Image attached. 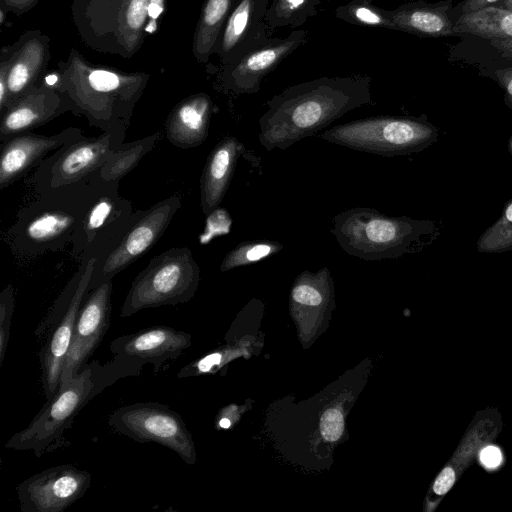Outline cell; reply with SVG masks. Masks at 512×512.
Wrapping results in <instances>:
<instances>
[{
    "label": "cell",
    "mask_w": 512,
    "mask_h": 512,
    "mask_svg": "<svg viewBox=\"0 0 512 512\" xmlns=\"http://www.w3.org/2000/svg\"><path fill=\"white\" fill-rule=\"evenodd\" d=\"M372 79L353 74L321 77L270 98L259 119L258 140L267 150H285L328 127L346 113L372 103Z\"/></svg>",
    "instance_id": "obj_1"
},
{
    "label": "cell",
    "mask_w": 512,
    "mask_h": 512,
    "mask_svg": "<svg viewBox=\"0 0 512 512\" xmlns=\"http://www.w3.org/2000/svg\"><path fill=\"white\" fill-rule=\"evenodd\" d=\"M142 368L114 356L102 365L98 361L86 364L80 372L61 382L54 396L46 403L29 425L16 432L5 447L16 451H31L36 457L67 448L65 438L75 417L98 394L121 378L138 376Z\"/></svg>",
    "instance_id": "obj_2"
},
{
    "label": "cell",
    "mask_w": 512,
    "mask_h": 512,
    "mask_svg": "<svg viewBox=\"0 0 512 512\" xmlns=\"http://www.w3.org/2000/svg\"><path fill=\"white\" fill-rule=\"evenodd\" d=\"M148 75L95 68L81 55L60 64L57 87L70 99L74 113L83 115L102 132H126L133 110L144 92Z\"/></svg>",
    "instance_id": "obj_3"
},
{
    "label": "cell",
    "mask_w": 512,
    "mask_h": 512,
    "mask_svg": "<svg viewBox=\"0 0 512 512\" xmlns=\"http://www.w3.org/2000/svg\"><path fill=\"white\" fill-rule=\"evenodd\" d=\"M97 178L75 188L37 196L21 209L6 234L12 251L34 256L70 244Z\"/></svg>",
    "instance_id": "obj_4"
},
{
    "label": "cell",
    "mask_w": 512,
    "mask_h": 512,
    "mask_svg": "<svg viewBox=\"0 0 512 512\" xmlns=\"http://www.w3.org/2000/svg\"><path fill=\"white\" fill-rule=\"evenodd\" d=\"M331 233L350 256L365 261L395 259L411 253L430 223L405 216L394 217L369 207H353L332 219Z\"/></svg>",
    "instance_id": "obj_5"
},
{
    "label": "cell",
    "mask_w": 512,
    "mask_h": 512,
    "mask_svg": "<svg viewBox=\"0 0 512 512\" xmlns=\"http://www.w3.org/2000/svg\"><path fill=\"white\" fill-rule=\"evenodd\" d=\"M436 137L424 119L377 115L326 129L320 138L352 150L394 157L419 152Z\"/></svg>",
    "instance_id": "obj_6"
},
{
    "label": "cell",
    "mask_w": 512,
    "mask_h": 512,
    "mask_svg": "<svg viewBox=\"0 0 512 512\" xmlns=\"http://www.w3.org/2000/svg\"><path fill=\"white\" fill-rule=\"evenodd\" d=\"M200 282V268L188 247H174L153 257L135 277L120 316L191 300Z\"/></svg>",
    "instance_id": "obj_7"
},
{
    "label": "cell",
    "mask_w": 512,
    "mask_h": 512,
    "mask_svg": "<svg viewBox=\"0 0 512 512\" xmlns=\"http://www.w3.org/2000/svg\"><path fill=\"white\" fill-rule=\"evenodd\" d=\"M149 0H75L74 20L94 49L134 54L144 40Z\"/></svg>",
    "instance_id": "obj_8"
},
{
    "label": "cell",
    "mask_w": 512,
    "mask_h": 512,
    "mask_svg": "<svg viewBox=\"0 0 512 512\" xmlns=\"http://www.w3.org/2000/svg\"><path fill=\"white\" fill-rule=\"evenodd\" d=\"M141 210L119 193V182L97 178L81 220L70 241L80 263L108 253L132 225Z\"/></svg>",
    "instance_id": "obj_9"
},
{
    "label": "cell",
    "mask_w": 512,
    "mask_h": 512,
    "mask_svg": "<svg viewBox=\"0 0 512 512\" xmlns=\"http://www.w3.org/2000/svg\"><path fill=\"white\" fill-rule=\"evenodd\" d=\"M96 262L97 258L92 257L80 263L77 273L35 332L37 336L48 333L39 352L41 382L46 400L51 399L59 388L62 368L70 348L77 315L89 292Z\"/></svg>",
    "instance_id": "obj_10"
},
{
    "label": "cell",
    "mask_w": 512,
    "mask_h": 512,
    "mask_svg": "<svg viewBox=\"0 0 512 512\" xmlns=\"http://www.w3.org/2000/svg\"><path fill=\"white\" fill-rule=\"evenodd\" d=\"M126 132H102L82 137L42 160L32 176L37 194L47 195L84 185L93 180L113 151L125 139Z\"/></svg>",
    "instance_id": "obj_11"
},
{
    "label": "cell",
    "mask_w": 512,
    "mask_h": 512,
    "mask_svg": "<svg viewBox=\"0 0 512 512\" xmlns=\"http://www.w3.org/2000/svg\"><path fill=\"white\" fill-rule=\"evenodd\" d=\"M116 433L138 443L154 442L175 452L186 464L196 462L195 445L177 412L157 402H139L115 409L108 418Z\"/></svg>",
    "instance_id": "obj_12"
},
{
    "label": "cell",
    "mask_w": 512,
    "mask_h": 512,
    "mask_svg": "<svg viewBox=\"0 0 512 512\" xmlns=\"http://www.w3.org/2000/svg\"><path fill=\"white\" fill-rule=\"evenodd\" d=\"M181 197L173 194L141 210L120 241L99 258L89 284V291L103 282L112 280L142 255L146 254L162 237L181 207Z\"/></svg>",
    "instance_id": "obj_13"
},
{
    "label": "cell",
    "mask_w": 512,
    "mask_h": 512,
    "mask_svg": "<svg viewBox=\"0 0 512 512\" xmlns=\"http://www.w3.org/2000/svg\"><path fill=\"white\" fill-rule=\"evenodd\" d=\"M309 40L306 30H293L283 38H269L237 60L221 67L218 83L225 93L254 94L263 79Z\"/></svg>",
    "instance_id": "obj_14"
},
{
    "label": "cell",
    "mask_w": 512,
    "mask_h": 512,
    "mask_svg": "<svg viewBox=\"0 0 512 512\" xmlns=\"http://www.w3.org/2000/svg\"><path fill=\"white\" fill-rule=\"evenodd\" d=\"M90 485L87 470L61 464L23 480L16 492L22 512H62L82 498Z\"/></svg>",
    "instance_id": "obj_15"
},
{
    "label": "cell",
    "mask_w": 512,
    "mask_h": 512,
    "mask_svg": "<svg viewBox=\"0 0 512 512\" xmlns=\"http://www.w3.org/2000/svg\"><path fill=\"white\" fill-rule=\"evenodd\" d=\"M112 280L85 296L77 315L60 383L77 375L103 340L110 324Z\"/></svg>",
    "instance_id": "obj_16"
},
{
    "label": "cell",
    "mask_w": 512,
    "mask_h": 512,
    "mask_svg": "<svg viewBox=\"0 0 512 512\" xmlns=\"http://www.w3.org/2000/svg\"><path fill=\"white\" fill-rule=\"evenodd\" d=\"M191 344L189 333L159 325L116 338L110 350L114 356L141 368L150 364L154 373H158L166 362L179 358Z\"/></svg>",
    "instance_id": "obj_17"
},
{
    "label": "cell",
    "mask_w": 512,
    "mask_h": 512,
    "mask_svg": "<svg viewBox=\"0 0 512 512\" xmlns=\"http://www.w3.org/2000/svg\"><path fill=\"white\" fill-rule=\"evenodd\" d=\"M74 111L69 97L50 84H36L1 112V144Z\"/></svg>",
    "instance_id": "obj_18"
},
{
    "label": "cell",
    "mask_w": 512,
    "mask_h": 512,
    "mask_svg": "<svg viewBox=\"0 0 512 512\" xmlns=\"http://www.w3.org/2000/svg\"><path fill=\"white\" fill-rule=\"evenodd\" d=\"M273 0H237L219 37L215 52L221 67L259 46L273 33L265 22Z\"/></svg>",
    "instance_id": "obj_19"
},
{
    "label": "cell",
    "mask_w": 512,
    "mask_h": 512,
    "mask_svg": "<svg viewBox=\"0 0 512 512\" xmlns=\"http://www.w3.org/2000/svg\"><path fill=\"white\" fill-rule=\"evenodd\" d=\"M48 60L49 38L39 31H30L14 45L2 48L0 74L6 77L8 90L5 108L37 84Z\"/></svg>",
    "instance_id": "obj_20"
},
{
    "label": "cell",
    "mask_w": 512,
    "mask_h": 512,
    "mask_svg": "<svg viewBox=\"0 0 512 512\" xmlns=\"http://www.w3.org/2000/svg\"><path fill=\"white\" fill-rule=\"evenodd\" d=\"M84 137L82 130L69 127L53 135L31 132L12 137L1 144L0 188L4 189L23 177L44 160L48 153Z\"/></svg>",
    "instance_id": "obj_21"
},
{
    "label": "cell",
    "mask_w": 512,
    "mask_h": 512,
    "mask_svg": "<svg viewBox=\"0 0 512 512\" xmlns=\"http://www.w3.org/2000/svg\"><path fill=\"white\" fill-rule=\"evenodd\" d=\"M245 146L237 138L226 136L212 149L200 179V204L207 216L221 204Z\"/></svg>",
    "instance_id": "obj_22"
},
{
    "label": "cell",
    "mask_w": 512,
    "mask_h": 512,
    "mask_svg": "<svg viewBox=\"0 0 512 512\" xmlns=\"http://www.w3.org/2000/svg\"><path fill=\"white\" fill-rule=\"evenodd\" d=\"M212 107L206 93H197L179 102L166 120L168 141L181 149L200 146L208 136Z\"/></svg>",
    "instance_id": "obj_23"
},
{
    "label": "cell",
    "mask_w": 512,
    "mask_h": 512,
    "mask_svg": "<svg viewBox=\"0 0 512 512\" xmlns=\"http://www.w3.org/2000/svg\"><path fill=\"white\" fill-rule=\"evenodd\" d=\"M456 31L481 37L505 55L512 57L511 10L491 5L462 14L454 28V32Z\"/></svg>",
    "instance_id": "obj_24"
},
{
    "label": "cell",
    "mask_w": 512,
    "mask_h": 512,
    "mask_svg": "<svg viewBox=\"0 0 512 512\" xmlns=\"http://www.w3.org/2000/svg\"><path fill=\"white\" fill-rule=\"evenodd\" d=\"M445 11L444 7L410 3L386 10V14L398 31L437 37L454 34L452 23Z\"/></svg>",
    "instance_id": "obj_25"
},
{
    "label": "cell",
    "mask_w": 512,
    "mask_h": 512,
    "mask_svg": "<svg viewBox=\"0 0 512 512\" xmlns=\"http://www.w3.org/2000/svg\"><path fill=\"white\" fill-rule=\"evenodd\" d=\"M236 0H206L193 38V54L206 64L215 52L221 32Z\"/></svg>",
    "instance_id": "obj_26"
},
{
    "label": "cell",
    "mask_w": 512,
    "mask_h": 512,
    "mask_svg": "<svg viewBox=\"0 0 512 512\" xmlns=\"http://www.w3.org/2000/svg\"><path fill=\"white\" fill-rule=\"evenodd\" d=\"M162 133L155 132L147 137L123 142L109 156L99 169L97 176L106 182H119L131 172L161 140Z\"/></svg>",
    "instance_id": "obj_27"
},
{
    "label": "cell",
    "mask_w": 512,
    "mask_h": 512,
    "mask_svg": "<svg viewBox=\"0 0 512 512\" xmlns=\"http://www.w3.org/2000/svg\"><path fill=\"white\" fill-rule=\"evenodd\" d=\"M320 0H273L265 22L272 32L278 28L304 25L317 14Z\"/></svg>",
    "instance_id": "obj_28"
},
{
    "label": "cell",
    "mask_w": 512,
    "mask_h": 512,
    "mask_svg": "<svg viewBox=\"0 0 512 512\" xmlns=\"http://www.w3.org/2000/svg\"><path fill=\"white\" fill-rule=\"evenodd\" d=\"M335 16L349 24L397 30L396 25L386 14V9L375 6L371 0H351L338 6Z\"/></svg>",
    "instance_id": "obj_29"
},
{
    "label": "cell",
    "mask_w": 512,
    "mask_h": 512,
    "mask_svg": "<svg viewBox=\"0 0 512 512\" xmlns=\"http://www.w3.org/2000/svg\"><path fill=\"white\" fill-rule=\"evenodd\" d=\"M282 243L273 240L243 241L230 250L221 262L220 270L229 271L273 256L283 250Z\"/></svg>",
    "instance_id": "obj_30"
},
{
    "label": "cell",
    "mask_w": 512,
    "mask_h": 512,
    "mask_svg": "<svg viewBox=\"0 0 512 512\" xmlns=\"http://www.w3.org/2000/svg\"><path fill=\"white\" fill-rule=\"evenodd\" d=\"M481 251L500 252L512 248V201L501 218L485 232L478 243Z\"/></svg>",
    "instance_id": "obj_31"
},
{
    "label": "cell",
    "mask_w": 512,
    "mask_h": 512,
    "mask_svg": "<svg viewBox=\"0 0 512 512\" xmlns=\"http://www.w3.org/2000/svg\"><path fill=\"white\" fill-rule=\"evenodd\" d=\"M14 307V289L11 284H8L0 293V366L8 348Z\"/></svg>",
    "instance_id": "obj_32"
},
{
    "label": "cell",
    "mask_w": 512,
    "mask_h": 512,
    "mask_svg": "<svg viewBox=\"0 0 512 512\" xmlns=\"http://www.w3.org/2000/svg\"><path fill=\"white\" fill-rule=\"evenodd\" d=\"M320 430L324 439L336 441L343 431V417L337 409L327 410L320 422Z\"/></svg>",
    "instance_id": "obj_33"
},
{
    "label": "cell",
    "mask_w": 512,
    "mask_h": 512,
    "mask_svg": "<svg viewBox=\"0 0 512 512\" xmlns=\"http://www.w3.org/2000/svg\"><path fill=\"white\" fill-rule=\"evenodd\" d=\"M454 481H455L454 471L450 467H446L438 475L433 489L437 494L443 495L449 491V489L452 487Z\"/></svg>",
    "instance_id": "obj_34"
},
{
    "label": "cell",
    "mask_w": 512,
    "mask_h": 512,
    "mask_svg": "<svg viewBox=\"0 0 512 512\" xmlns=\"http://www.w3.org/2000/svg\"><path fill=\"white\" fill-rule=\"evenodd\" d=\"M480 461L487 468H495L500 465L502 455L499 448L495 446H487L480 452Z\"/></svg>",
    "instance_id": "obj_35"
},
{
    "label": "cell",
    "mask_w": 512,
    "mask_h": 512,
    "mask_svg": "<svg viewBox=\"0 0 512 512\" xmlns=\"http://www.w3.org/2000/svg\"><path fill=\"white\" fill-rule=\"evenodd\" d=\"M38 0H1L0 8L18 15L30 10Z\"/></svg>",
    "instance_id": "obj_36"
},
{
    "label": "cell",
    "mask_w": 512,
    "mask_h": 512,
    "mask_svg": "<svg viewBox=\"0 0 512 512\" xmlns=\"http://www.w3.org/2000/svg\"><path fill=\"white\" fill-rule=\"evenodd\" d=\"M498 81L505 88L507 97L512 103V68L498 70L495 72Z\"/></svg>",
    "instance_id": "obj_37"
},
{
    "label": "cell",
    "mask_w": 512,
    "mask_h": 512,
    "mask_svg": "<svg viewBox=\"0 0 512 512\" xmlns=\"http://www.w3.org/2000/svg\"><path fill=\"white\" fill-rule=\"evenodd\" d=\"M500 0H466L463 5V14L484 9Z\"/></svg>",
    "instance_id": "obj_38"
},
{
    "label": "cell",
    "mask_w": 512,
    "mask_h": 512,
    "mask_svg": "<svg viewBox=\"0 0 512 512\" xmlns=\"http://www.w3.org/2000/svg\"><path fill=\"white\" fill-rule=\"evenodd\" d=\"M165 0H149L148 14L149 17L155 20L164 9Z\"/></svg>",
    "instance_id": "obj_39"
},
{
    "label": "cell",
    "mask_w": 512,
    "mask_h": 512,
    "mask_svg": "<svg viewBox=\"0 0 512 512\" xmlns=\"http://www.w3.org/2000/svg\"><path fill=\"white\" fill-rule=\"evenodd\" d=\"M218 425L221 427V428H229L230 425H231V422L228 418L226 417H223L219 420L218 422Z\"/></svg>",
    "instance_id": "obj_40"
},
{
    "label": "cell",
    "mask_w": 512,
    "mask_h": 512,
    "mask_svg": "<svg viewBox=\"0 0 512 512\" xmlns=\"http://www.w3.org/2000/svg\"><path fill=\"white\" fill-rule=\"evenodd\" d=\"M499 7H502V8H505V9H508V10L512 11V0H502V2L499 5Z\"/></svg>",
    "instance_id": "obj_41"
},
{
    "label": "cell",
    "mask_w": 512,
    "mask_h": 512,
    "mask_svg": "<svg viewBox=\"0 0 512 512\" xmlns=\"http://www.w3.org/2000/svg\"><path fill=\"white\" fill-rule=\"evenodd\" d=\"M510 148H511V151H512V139H511V144H510Z\"/></svg>",
    "instance_id": "obj_42"
}]
</instances>
